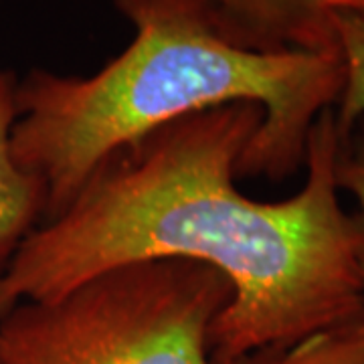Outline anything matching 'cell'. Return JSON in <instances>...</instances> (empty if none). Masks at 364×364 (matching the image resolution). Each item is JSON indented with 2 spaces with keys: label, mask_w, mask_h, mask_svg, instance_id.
<instances>
[{
  "label": "cell",
  "mask_w": 364,
  "mask_h": 364,
  "mask_svg": "<svg viewBox=\"0 0 364 364\" xmlns=\"http://www.w3.org/2000/svg\"><path fill=\"white\" fill-rule=\"evenodd\" d=\"M18 77L0 69V273L45 219V188L13 154Z\"/></svg>",
  "instance_id": "cell-5"
},
{
  "label": "cell",
  "mask_w": 364,
  "mask_h": 364,
  "mask_svg": "<svg viewBox=\"0 0 364 364\" xmlns=\"http://www.w3.org/2000/svg\"><path fill=\"white\" fill-rule=\"evenodd\" d=\"M227 279L191 261H142L21 301L0 318L2 364H221L210 330Z\"/></svg>",
  "instance_id": "cell-3"
},
{
  "label": "cell",
  "mask_w": 364,
  "mask_h": 364,
  "mask_svg": "<svg viewBox=\"0 0 364 364\" xmlns=\"http://www.w3.org/2000/svg\"><path fill=\"white\" fill-rule=\"evenodd\" d=\"M336 37L344 67V85L334 119L340 136L364 119V16L354 13L336 14Z\"/></svg>",
  "instance_id": "cell-7"
},
{
  "label": "cell",
  "mask_w": 364,
  "mask_h": 364,
  "mask_svg": "<svg viewBox=\"0 0 364 364\" xmlns=\"http://www.w3.org/2000/svg\"><path fill=\"white\" fill-rule=\"evenodd\" d=\"M334 168L340 193H348L358 203V219L363 225L364 237V119H360L348 134L340 136Z\"/></svg>",
  "instance_id": "cell-8"
},
{
  "label": "cell",
  "mask_w": 364,
  "mask_h": 364,
  "mask_svg": "<svg viewBox=\"0 0 364 364\" xmlns=\"http://www.w3.org/2000/svg\"><path fill=\"white\" fill-rule=\"evenodd\" d=\"M132 43L97 73L35 67L16 83L13 154L45 188L57 217L119 150L205 109L255 104L261 126L239 178L282 182L306 164L314 124L344 85L338 51H255L235 41L198 0H114Z\"/></svg>",
  "instance_id": "cell-2"
},
{
  "label": "cell",
  "mask_w": 364,
  "mask_h": 364,
  "mask_svg": "<svg viewBox=\"0 0 364 364\" xmlns=\"http://www.w3.org/2000/svg\"><path fill=\"white\" fill-rule=\"evenodd\" d=\"M241 364H364V312L279 350Z\"/></svg>",
  "instance_id": "cell-6"
},
{
  "label": "cell",
  "mask_w": 364,
  "mask_h": 364,
  "mask_svg": "<svg viewBox=\"0 0 364 364\" xmlns=\"http://www.w3.org/2000/svg\"><path fill=\"white\" fill-rule=\"evenodd\" d=\"M0 318H2V316H0ZM0 364H2V360H0Z\"/></svg>",
  "instance_id": "cell-9"
},
{
  "label": "cell",
  "mask_w": 364,
  "mask_h": 364,
  "mask_svg": "<svg viewBox=\"0 0 364 364\" xmlns=\"http://www.w3.org/2000/svg\"><path fill=\"white\" fill-rule=\"evenodd\" d=\"M235 41L255 51H338L336 14L364 16V0H198Z\"/></svg>",
  "instance_id": "cell-4"
},
{
  "label": "cell",
  "mask_w": 364,
  "mask_h": 364,
  "mask_svg": "<svg viewBox=\"0 0 364 364\" xmlns=\"http://www.w3.org/2000/svg\"><path fill=\"white\" fill-rule=\"evenodd\" d=\"M261 117L255 104L213 107L114 154L16 247L0 273V316L116 267L166 259L210 267L231 287L210 330L221 364L286 348L364 312L363 225L340 200L334 109L314 124L301 188L273 203L237 186Z\"/></svg>",
  "instance_id": "cell-1"
}]
</instances>
